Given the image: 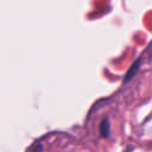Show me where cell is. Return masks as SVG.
Segmentation results:
<instances>
[{"label": "cell", "instance_id": "6da1fadb", "mask_svg": "<svg viewBox=\"0 0 152 152\" xmlns=\"http://www.w3.org/2000/svg\"><path fill=\"white\" fill-rule=\"evenodd\" d=\"M101 132H102L103 137H107L109 134V124H108L107 120L102 121V124H101Z\"/></svg>", "mask_w": 152, "mask_h": 152}]
</instances>
